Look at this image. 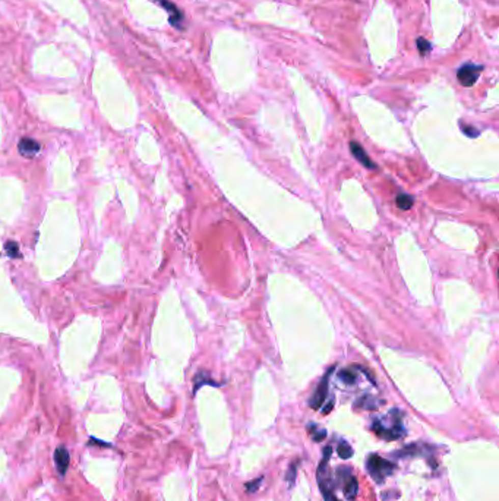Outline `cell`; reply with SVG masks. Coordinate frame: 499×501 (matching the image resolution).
<instances>
[{"mask_svg":"<svg viewBox=\"0 0 499 501\" xmlns=\"http://www.w3.org/2000/svg\"><path fill=\"white\" fill-rule=\"evenodd\" d=\"M331 455H332V447L326 445L324 449V457L319 463V467H318V484H319V488H321V492H322V497L325 501H340L337 498L336 495L332 494V488H334V484L329 481V473H328V462L331 459Z\"/></svg>","mask_w":499,"mask_h":501,"instance_id":"6da1fadb","label":"cell"},{"mask_svg":"<svg viewBox=\"0 0 499 501\" xmlns=\"http://www.w3.org/2000/svg\"><path fill=\"white\" fill-rule=\"evenodd\" d=\"M366 469H368V473L376 481V484H382L385 478L394 472L395 465L386 459L379 457L378 455H371L366 459Z\"/></svg>","mask_w":499,"mask_h":501,"instance_id":"7a4b0ae2","label":"cell"},{"mask_svg":"<svg viewBox=\"0 0 499 501\" xmlns=\"http://www.w3.org/2000/svg\"><path fill=\"white\" fill-rule=\"evenodd\" d=\"M372 430L376 432L381 438H383L385 441L400 440V438L404 435V432H406L404 427H403V424H401V419L395 420L394 425L390 427V428H386L379 419H375V422L372 424Z\"/></svg>","mask_w":499,"mask_h":501,"instance_id":"3957f363","label":"cell"},{"mask_svg":"<svg viewBox=\"0 0 499 501\" xmlns=\"http://www.w3.org/2000/svg\"><path fill=\"white\" fill-rule=\"evenodd\" d=\"M483 69V66H476L473 63H465L463 65L460 69H458V73H457V78L461 85L464 87H472L475 85L476 81L479 80V75L480 72Z\"/></svg>","mask_w":499,"mask_h":501,"instance_id":"277c9868","label":"cell"},{"mask_svg":"<svg viewBox=\"0 0 499 501\" xmlns=\"http://www.w3.org/2000/svg\"><path fill=\"white\" fill-rule=\"evenodd\" d=\"M331 373H332V370H329V371L325 374V377L322 378V381L319 383L318 388H316V391L312 394L311 400H309V406H311L312 409H315V410L321 409V406H322L324 402H325L326 394H328V383H329Z\"/></svg>","mask_w":499,"mask_h":501,"instance_id":"5b68a950","label":"cell"},{"mask_svg":"<svg viewBox=\"0 0 499 501\" xmlns=\"http://www.w3.org/2000/svg\"><path fill=\"white\" fill-rule=\"evenodd\" d=\"M155 2L169 12V21H170V23L173 27H176V28H183V25H182V22H183V13L180 12V9L174 3L169 2V0H155Z\"/></svg>","mask_w":499,"mask_h":501,"instance_id":"8992f818","label":"cell"},{"mask_svg":"<svg viewBox=\"0 0 499 501\" xmlns=\"http://www.w3.org/2000/svg\"><path fill=\"white\" fill-rule=\"evenodd\" d=\"M54 463H56V467H58V472L63 477L68 470L70 463V456L69 452L65 449V447H59L58 450L54 452Z\"/></svg>","mask_w":499,"mask_h":501,"instance_id":"52a82bcc","label":"cell"},{"mask_svg":"<svg viewBox=\"0 0 499 501\" xmlns=\"http://www.w3.org/2000/svg\"><path fill=\"white\" fill-rule=\"evenodd\" d=\"M40 150V144L31 138H23L19 142V152L25 157H33Z\"/></svg>","mask_w":499,"mask_h":501,"instance_id":"ba28073f","label":"cell"},{"mask_svg":"<svg viewBox=\"0 0 499 501\" xmlns=\"http://www.w3.org/2000/svg\"><path fill=\"white\" fill-rule=\"evenodd\" d=\"M351 152L354 154V157L359 160L360 163L363 164L365 167H368V169H375V164L372 163L371 162V159L368 157V154H366V151L362 148V145L360 144H356V142H351Z\"/></svg>","mask_w":499,"mask_h":501,"instance_id":"9c48e42d","label":"cell"},{"mask_svg":"<svg viewBox=\"0 0 499 501\" xmlns=\"http://www.w3.org/2000/svg\"><path fill=\"white\" fill-rule=\"evenodd\" d=\"M344 481V495L347 497V500H354L359 491V484L356 478H353L351 475H348V478L343 479Z\"/></svg>","mask_w":499,"mask_h":501,"instance_id":"30bf717a","label":"cell"},{"mask_svg":"<svg viewBox=\"0 0 499 501\" xmlns=\"http://www.w3.org/2000/svg\"><path fill=\"white\" fill-rule=\"evenodd\" d=\"M381 403H383V402H381V400H376L375 397L373 396H363V397H360L359 400L356 402V406H359V408H362V409H376Z\"/></svg>","mask_w":499,"mask_h":501,"instance_id":"8fae6325","label":"cell"},{"mask_svg":"<svg viewBox=\"0 0 499 501\" xmlns=\"http://www.w3.org/2000/svg\"><path fill=\"white\" fill-rule=\"evenodd\" d=\"M308 430H309V432H311V437H312V440L314 441H316V443H321L324 438L326 437V431L325 430H322V428H319L318 425H315V424H312V425H308Z\"/></svg>","mask_w":499,"mask_h":501,"instance_id":"7c38bea8","label":"cell"},{"mask_svg":"<svg viewBox=\"0 0 499 501\" xmlns=\"http://www.w3.org/2000/svg\"><path fill=\"white\" fill-rule=\"evenodd\" d=\"M340 380L343 381V383H346V384H354L356 383V380H357V374L354 373L353 370H344V371H341L340 373Z\"/></svg>","mask_w":499,"mask_h":501,"instance_id":"4fadbf2b","label":"cell"},{"mask_svg":"<svg viewBox=\"0 0 499 501\" xmlns=\"http://www.w3.org/2000/svg\"><path fill=\"white\" fill-rule=\"evenodd\" d=\"M337 453L341 459H350L353 456V449L350 447L348 443H341L337 447Z\"/></svg>","mask_w":499,"mask_h":501,"instance_id":"5bb4252c","label":"cell"},{"mask_svg":"<svg viewBox=\"0 0 499 501\" xmlns=\"http://www.w3.org/2000/svg\"><path fill=\"white\" fill-rule=\"evenodd\" d=\"M397 205L401 208V210H408L411 208L413 205V198L410 195H398L397 198Z\"/></svg>","mask_w":499,"mask_h":501,"instance_id":"9a60e30c","label":"cell"},{"mask_svg":"<svg viewBox=\"0 0 499 501\" xmlns=\"http://www.w3.org/2000/svg\"><path fill=\"white\" fill-rule=\"evenodd\" d=\"M297 466H299V460L293 462V463L290 465V467H289V472H287L286 479H287V482H289L290 487H293V484H294V481H296V477H297Z\"/></svg>","mask_w":499,"mask_h":501,"instance_id":"2e32d148","label":"cell"},{"mask_svg":"<svg viewBox=\"0 0 499 501\" xmlns=\"http://www.w3.org/2000/svg\"><path fill=\"white\" fill-rule=\"evenodd\" d=\"M418 47H419V50H420V53H422V55H425L428 50H430V43L429 41H426L425 38H419Z\"/></svg>","mask_w":499,"mask_h":501,"instance_id":"e0dca14e","label":"cell"},{"mask_svg":"<svg viewBox=\"0 0 499 501\" xmlns=\"http://www.w3.org/2000/svg\"><path fill=\"white\" fill-rule=\"evenodd\" d=\"M262 477L261 478H258L255 481V482H251V484H247L246 485V488H247V492H256L258 491V488L261 487V484H262Z\"/></svg>","mask_w":499,"mask_h":501,"instance_id":"ac0fdd59","label":"cell"},{"mask_svg":"<svg viewBox=\"0 0 499 501\" xmlns=\"http://www.w3.org/2000/svg\"><path fill=\"white\" fill-rule=\"evenodd\" d=\"M332 405H334V403H332V402H329V403H328V406L325 408V410H324V413H329V412H331V409H332Z\"/></svg>","mask_w":499,"mask_h":501,"instance_id":"d6986e66","label":"cell"},{"mask_svg":"<svg viewBox=\"0 0 499 501\" xmlns=\"http://www.w3.org/2000/svg\"><path fill=\"white\" fill-rule=\"evenodd\" d=\"M463 130H465V132H470V129L467 128V126H465V128H464V126H463ZM470 135H472V137H476V135H477V130H472V134H470Z\"/></svg>","mask_w":499,"mask_h":501,"instance_id":"ffe728a7","label":"cell"}]
</instances>
